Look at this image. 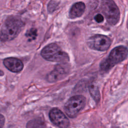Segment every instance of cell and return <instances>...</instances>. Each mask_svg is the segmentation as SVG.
<instances>
[{"label": "cell", "instance_id": "obj_1", "mask_svg": "<svg viewBox=\"0 0 128 128\" xmlns=\"http://www.w3.org/2000/svg\"><path fill=\"white\" fill-rule=\"evenodd\" d=\"M24 26V22L18 17L12 16L8 18L0 30V40H12L18 36Z\"/></svg>", "mask_w": 128, "mask_h": 128}, {"label": "cell", "instance_id": "obj_2", "mask_svg": "<svg viewBox=\"0 0 128 128\" xmlns=\"http://www.w3.org/2000/svg\"><path fill=\"white\" fill-rule=\"evenodd\" d=\"M128 56V49L124 46L114 48L108 56L100 64L101 72H105L110 70L116 64L124 60Z\"/></svg>", "mask_w": 128, "mask_h": 128}, {"label": "cell", "instance_id": "obj_3", "mask_svg": "<svg viewBox=\"0 0 128 128\" xmlns=\"http://www.w3.org/2000/svg\"><path fill=\"white\" fill-rule=\"evenodd\" d=\"M40 54L46 60L53 62L67 63L70 60L68 54L54 43L48 44L44 46Z\"/></svg>", "mask_w": 128, "mask_h": 128}, {"label": "cell", "instance_id": "obj_4", "mask_svg": "<svg viewBox=\"0 0 128 128\" xmlns=\"http://www.w3.org/2000/svg\"><path fill=\"white\" fill-rule=\"evenodd\" d=\"M86 98L81 95L74 96L70 98L64 106L66 114L70 118L76 117L84 108Z\"/></svg>", "mask_w": 128, "mask_h": 128}, {"label": "cell", "instance_id": "obj_5", "mask_svg": "<svg viewBox=\"0 0 128 128\" xmlns=\"http://www.w3.org/2000/svg\"><path fill=\"white\" fill-rule=\"evenodd\" d=\"M101 9L110 24L115 25L118 22L120 16V10L113 0H102L101 3Z\"/></svg>", "mask_w": 128, "mask_h": 128}, {"label": "cell", "instance_id": "obj_6", "mask_svg": "<svg viewBox=\"0 0 128 128\" xmlns=\"http://www.w3.org/2000/svg\"><path fill=\"white\" fill-rule=\"evenodd\" d=\"M112 43L111 40L106 36L96 34L88 40V45L92 49L98 51H106Z\"/></svg>", "mask_w": 128, "mask_h": 128}, {"label": "cell", "instance_id": "obj_7", "mask_svg": "<svg viewBox=\"0 0 128 128\" xmlns=\"http://www.w3.org/2000/svg\"><path fill=\"white\" fill-rule=\"evenodd\" d=\"M50 121L60 128H68L70 124V121L66 115L58 108H54L49 112Z\"/></svg>", "mask_w": 128, "mask_h": 128}, {"label": "cell", "instance_id": "obj_8", "mask_svg": "<svg viewBox=\"0 0 128 128\" xmlns=\"http://www.w3.org/2000/svg\"><path fill=\"white\" fill-rule=\"evenodd\" d=\"M67 63H61L56 65L53 70L46 76L47 80L50 82H54L64 78L69 72V66Z\"/></svg>", "mask_w": 128, "mask_h": 128}, {"label": "cell", "instance_id": "obj_9", "mask_svg": "<svg viewBox=\"0 0 128 128\" xmlns=\"http://www.w3.org/2000/svg\"><path fill=\"white\" fill-rule=\"evenodd\" d=\"M3 64L7 69L13 72H20L24 68V64L22 60L13 57L4 58L3 60Z\"/></svg>", "mask_w": 128, "mask_h": 128}, {"label": "cell", "instance_id": "obj_10", "mask_svg": "<svg viewBox=\"0 0 128 128\" xmlns=\"http://www.w3.org/2000/svg\"><path fill=\"white\" fill-rule=\"evenodd\" d=\"M85 4L82 2L74 3L71 7L69 12V17L74 19L81 16L84 12Z\"/></svg>", "mask_w": 128, "mask_h": 128}, {"label": "cell", "instance_id": "obj_11", "mask_svg": "<svg viewBox=\"0 0 128 128\" xmlns=\"http://www.w3.org/2000/svg\"><path fill=\"white\" fill-rule=\"evenodd\" d=\"M26 128H46V126L42 120L37 118L30 120L27 123Z\"/></svg>", "mask_w": 128, "mask_h": 128}, {"label": "cell", "instance_id": "obj_12", "mask_svg": "<svg viewBox=\"0 0 128 128\" xmlns=\"http://www.w3.org/2000/svg\"><path fill=\"white\" fill-rule=\"evenodd\" d=\"M90 93L96 102H98L100 98V94L97 86L93 83L91 84L88 87Z\"/></svg>", "mask_w": 128, "mask_h": 128}, {"label": "cell", "instance_id": "obj_13", "mask_svg": "<svg viewBox=\"0 0 128 128\" xmlns=\"http://www.w3.org/2000/svg\"><path fill=\"white\" fill-rule=\"evenodd\" d=\"M26 36L28 38L29 40H32L36 38L37 36V30L35 28H31L28 30L26 33Z\"/></svg>", "mask_w": 128, "mask_h": 128}, {"label": "cell", "instance_id": "obj_14", "mask_svg": "<svg viewBox=\"0 0 128 128\" xmlns=\"http://www.w3.org/2000/svg\"><path fill=\"white\" fill-rule=\"evenodd\" d=\"M60 2L52 0L50 1L48 6V10L49 12H53L58 8Z\"/></svg>", "mask_w": 128, "mask_h": 128}, {"label": "cell", "instance_id": "obj_15", "mask_svg": "<svg viewBox=\"0 0 128 128\" xmlns=\"http://www.w3.org/2000/svg\"><path fill=\"white\" fill-rule=\"evenodd\" d=\"M94 20L98 23H100L102 22L104 20V16L100 14H98L94 16Z\"/></svg>", "mask_w": 128, "mask_h": 128}, {"label": "cell", "instance_id": "obj_16", "mask_svg": "<svg viewBox=\"0 0 128 128\" xmlns=\"http://www.w3.org/2000/svg\"><path fill=\"white\" fill-rule=\"evenodd\" d=\"M5 122V118L4 116L0 114V128H2Z\"/></svg>", "mask_w": 128, "mask_h": 128}, {"label": "cell", "instance_id": "obj_17", "mask_svg": "<svg viewBox=\"0 0 128 128\" xmlns=\"http://www.w3.org/2000/svg\"><path fill=\"white\" fill-rule=\"evenodd\" d=\"M4 74V73L3 72V71L0 70V76H2Z\"/></svg>", "mask_w": 128, "mask_h": 128}]
</instances>
